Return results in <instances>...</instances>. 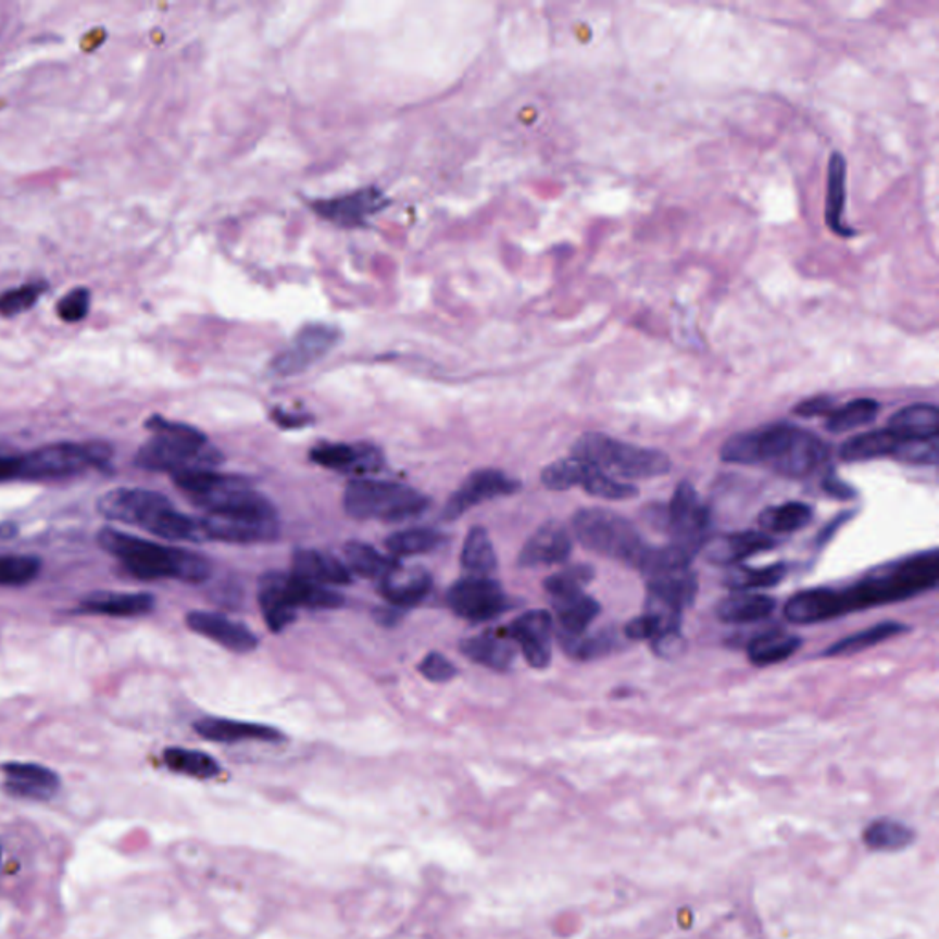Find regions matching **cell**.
Instances as JSON below:
<instances>
[{
	"label": "cell",
	"instance_id": "1",
	"mask_svg": "<svg viewBox=\"0 0 939 939\" xmlns=\"http://www.w3.org/2000/svg\"><path fill=\"white\" fill-rule=\"evenodd\" d=\"M826 458L828 447L824 440L787 423L733 435L722 448L725 463L762 464L792 479L811 476Z\"/></svg>",
	"mask_w": 939,
	"mask_h": 939
},
{
	"label": "cell",
	"instance_id": "2",
	"mask_svg": "<svg viewBox=\"0 0 939 939\" xmlns=\"http://www.w3.org/2000/svg\"><path fill=\"white\" fill-rule=\"evenodd\" d=\"M98 543L103 551L117 558L129 575L140 580L175 578L188 584H200L208 580L212 573V565L200 554L141 540L116 528H101Z\"/></svg>",
	"mask_w": 939,
	"mask_h": 939
},
{
	"label": "cell",
	"instance_id": "3",
	"mask_svg": "<svg viewBox=\"0 0 939 939\" xmlns=\"http://www.w3.org/2000/svg\"><path fill=\"white\" fill-rule=\"evenodd\" d=\"M146 428L153 431V439L136 453V464L153 472H171L173 476L213 470L223 461V455L210 447L205 435L188 424L173 423L167 418H149Z\"/></svg>",
	"mask_w": 939,
	"mask_h": 939
},
{
	"label": "cell",
	"instance_id": "4",
	"mask_svg": "<svg viewBox=\"0 0 939 939\" xmlns=\"http://www.w3.org/2000/svg\"><path fill=\"white\" fill-rule=\"evenodd\" d=\"M571 455L618 481L652 479L668 474L672 468V461L666 453L611 439L610 435L599 431L580 435L573 445Z\"/></svg>",
	"mask_w": 939,
	"mask_h": 939
},
{
	"label": "cell",
	"instance_id": "5",
	"mask_svg": "<svg viewBox=\"0 0 939 939\" xmlns=\"http://www.w3.org/2000/svg\"><path fill=\"white\" fill-rule=\"evenodd\" d=\"M173 481L195 505L208 512L276 514L271 501L255 492L250 481L241 476H226L213 470H197L173 476Z\"/></svg>",
	"mask_w": 939,
	"mask_h": 939
},
{
	"label": "cell",
	"instance_id": "6",
	"mask_svg": "<svg viewBox=\"0 0 939 939\" xmlns=\"http://www.w3.org/2000/svg\"><path fill=\"white\" fill-rule=\"evenodd\" d=\"M573 533L587 551L639 567L646 543L634 523L605 509H584L573 517Z\"/></svg>",
	"mask_w": 939,
	"mask_h": 939
},
{
	"label": "cell",
	"instance_id": "7",
	"mask_svg": "<svg viewBox=\"0 0 939 939\" xmlns=\"http://www.w3.org/2000/svg\"><path fill=\"white\" fill-rule=\"evenodd\" d=\"M428 505V498L415 488L365 477L349 483L343 493V509L356 519L402 522L423 514Z\"/></svg>",
	"mask_w": 939,
	"mask_h": 939
},
{
	"label": "cell",
	"instance_id": "8",
	"mask_svg": "<svg viewBox=\"0 0 939 939\" xmlns=\"http://www.w3.org/2000/svg\"><path fill=\"white\" fill-rule=\"evenodd\" d=\"M111 458V445L101 440L58 442L18 458V477L52 479V477L76 476L85 470L103 466Z\"/></svg>",
	"mask_w": 939,
	"mask_h": 939
},
{
	"label": "cell",
	"instance_id": "9",
	"mask_svg": "<svg viewBox=\"0 0 939 939\" xmlns=\"http://www.w3.org/2000/svg\"><path fill=\"white\" fill-rule=\"evenodd\" d=\"M664 523L669 535V546L693 560L706 541L711 514L692 483L681 481L677 485Z\"/></svg>",
	"mask_w": 939,
	"mask_h": 939
},
{
	"label": "cell",
	"instance_id": "10",
	"mask_svg": "<svg viewBox=\"0 0 939 939\" xmlns=\"http://www.w3.org/2000/svg\"><path fill=\"white\" fill-rule=\"evenodd\" d=\"M448 605L466 621L483 623L509 610V597L498 581L488 576H466L448 591Z\"/></svg>",
	"mask_w": 939,
	"mask_h": 939
},
{
	"label": "cell",
	"instance_id": "11",
	"mask_svg": "<svg viewBox=\"0 0 939 939\" xmlns=\"http://www.w3.org/2000/svg\"><path fill=\"white\" fill-rule=\"evenodd\" d=\"M170 499L146 488H114L98 501V512L112 522L127 523L147 530L149 525L171 509Z\"/></svg>",
	"mask_w": 939,
	"mask_h": 939
},
{
	"label": "cell",
	"instance_id": "12",
	"mask_svg": "<svg viewBox=\"0 0 939 939\" xmlns=\"http://www.w3.org/2000/svg\"><path fill=\"white\" fill-rule=\"evenodd\" d=\"M340 330L325 323H311L293 336L290 346L283 349L272 362V371L279 376H292L309 370L311 365L329 354L340 341Z\"/></svg>",
	"mask_w": 939,
	"mask_h": 939
},
{
	"label": "cell",
	"instance_id": "13",
	"mask_svg": "<svg viewBox=\"0 0 939 939\" xmlns=\"http://www.w3.org/2000/svg\"><path fill=\"white\" fill-rule=\"evenodd\" d=\"M208 541L228 543H258L271 541L279 535L276 514H226L208 512L200 517Z\"/></svg>",
	"mask_w": 939,
	"mask_h": 939
},
{
	"label": "cell",
	"instance_id": "14",
	"mask_svg": "<svg viewBox=\"0 0 939 939\" xmlns=\"http://www.w3.org/2000/svg\"><path fill=\"white\" fill-rule=\"evenodd\" d=\"M517 490H519V481H516L514 477L506 476L505 472L493 468L477 470L474 474H470L466 481L453 492L452 498L448 499L447 506H445V517L458 519L470 509L481 505L488 499L511 496Z\"/></svg>",
	"mask_w": 939,
	"mask_h": 939
},
{
	"label": "cell",
	"instance_id": "15",
	"mask_svg": "<svg viewBox=\"0 0 939 939\" xmlns=\"http://www.w3.org/2000/svg\"><path fill=\"white\" fill-rule=\"evenodd\" d=\"M388 204V197L380 189L367 188L338 199L317 200L312 204V210L341 228H359L364 226L371 215L386 210Z\"/></svg>",
	"mask_w": 939,
	"mask_h": 939
},
{
	"label": "cell",
	"instance_id": "16",
	"mask_svg": "<svg viewBox=\"0 0 939 939\" xmlns=\"http://www.w3.org/2000/svg\"><path fill=\"white\" fill-rule=\"evenodd\" d=\"M509 635L519 646L523 658L533 668L543 669L549 666L554 623L547 611H527L517 616L509 628Z\"/></svg>",
	"mask_w": 939,
	"mask_h": 939
},
{
	"label": "cell",
	"instance_id": "17",
	"mask_svg": "<svg viewBox=\"0 0 939 939\" xmlns=\"http://www.w3.org/2000/svg\"><path fill=\"white\" fill-rule=\"evenodd\" d=\"M311 459L323 468L356 477L376 474L384 466V453L371 445H317L311 450Z\"/></svg>",
	"mask_w": 939,
	"mask_h": 939
},
{
	"label": "cell",
	"instance_id": "18",
	"mask_svg": "<svg viewBox=\"0 0 939 939\" xmlns=\"http://www.w3.org/2000/svg\"><path fill=\"white\" fill-rule=\"evenodd\" d=\"M188 628L195 634L204 635L217 644L228 648L235 653H248L255 650L259 644L258 637L241 623H235L228 616L208 611H191L186 616Z\"/></svg>",
	"mask_w": 939,
	"mask_h": 939
},
{
	"label": "cell",
	"instance_id": "19",
	"mask_svg": "<svg viewBox=\"0 0 939 939\" xmlns=\"http://www.w3.org/2000/svg\"><path fill=\"white\" fill-rule=\"evenodd\" d=\"M2 773L7 775L4 789H7L8 794L17 797V799L45 802V800L52 799L61 786L59 776L39 763H4Z\"/></svg>",
	"mask_w": 939,
	"mask_h": 939
},
{
	"label": "cell",
	"instance_id": "20",
	"mask_svg": "<svg viewBox=\"0 0 939 939\" xmlns=\"http://www.w3.org/2000/svg\"><path fill=\"white\" fill-rule=\"evenodd\" d=\"M776 546L773 536L758 530H743V533H733V535L716 536L711 540L704 541L703 556L714 565H740L743 560L756 554V552L767 551Z\"/></svg>",
	"mask_w": 939,
	"mask_h": 939
},
{
	"label": "cell",
	"instance_id": "21",
	"mask_svg": "<svg viewBox=\"0 0 939 939\" xmlns=\"http://www.w3.org/2000/svg\"><path fill=\"white\" fill-rule=\"evenodd\" d=\"M195 733L204 740L215 743H239V741H264L279 743L285 740V734L271 725L261 723L237 722L226 717H202L195 722Z\"/></svg>",
	"mask_w": 939,
	"mask_h": 939
},
{
	"label": "cell",
	"instance_id": "22",
	"mask_svg": "<svg viewBox=\"0 0 939 939\" xmlns=\"http://www.w3.org/2000/svg\"><path fill=\"white\" fill-rule=\"evenodd\" d=\"M573 540L564 525L549 522L541 525L535 535L528 538L519 554V565L538 567V565L562 564L569 558Z\"/></svg>",
	"mask_w": 939,
	"mask_h": 939
},
{
	"label": "cell",
	"instance_id": "23",
	"mask_svg": "<svg viewBox=\"0 0 939 939\" xmlns=\"http://www.w3.org/2000/svg\"><path fill=\"white\" fill-rule=\"evenodd\" d=\"M644 578L648 593L666 600L681 611L692 605L698 597V575L693 573L692 565H668Z\"/></svg>",
	"mask_w": 939,
	"mask_h": 939
},
{
	"label": "cell",
	"instance_id": "24",
	"mask_svg": "<svg viewBox=\"0 0 939 939\" xmlns=\"http://www.w3.org/2000/svg\"><path fill=\"white\" fill-rule=\"evenodd\" d=\"M431 589V575L423 567H404L395 564L393 569L380 580V593L389 604L408 608L423 602Z\"/></svg>",
	"mask_w": 939,
	"mask_h": 939
},
{
	"label": "cell",
	"instance_id": "25",
	"mask_svg": "<svg viewBox=\"0 0 939 939\" xmlns=\"http://www.w3.org/2000/svg\"><path fill=\"white\" fill-rule=\"evenodd\" d=\"M292 575L320 586L351 584V573L338 558L314 549H298L292 556Z\"/></svg>",
	"mask_w": 939,
	"mask_h": 939
},
{
	"label": "cell",
	"instance_id": "26",
	"mask_svg": "<svg viewBox=\"0 0 939 939\" xmlns=\"http://www.w3.org/2000/svg\"><path fill=\"white\" fill-rule=\"evenodd\" d=\"M786 618L794 624H815L828 621L842 613L839 591L835 589H810L792 597L786 604Z\"/></svg>",
	"mask_w": 939,
	"mask_h": 939
},
{
	"label": "cell",
	"instance_id": "27",
	"mask_svg": "<svg viewBox=\"0 0 939 939\" xmlns=\"http://www.w3.org/2000/svg\"><path fill=\"white\" fill-rule=\"evenodd\" d=\"M461 650L470 661L498 672H506L511 668L516 658V642L512 640L511 635L496 634V631L470 637L461 644Z\"/></svg>",
	"mask_w": 939,
	"mask_h": 939
},
{
	"label": "cell",
	"instance_id": "28",
	"mask_svg": "<svg viewBox=\"0 0 939 939\" xmlns=\"http://www.w3.org/2000/svg\"><path fill=\"white\" fill-rule=\"evenodd\" d=\"M551 604L554 608V615H556V634L562 635L586 634L587 628L591 626L602 610L599 602L587 597L584 591L556 597V599H551Z\"/></svg>",
	"mask_w": 939,
	"mask_h": 939
},
{
	"label": "cell",
	"instance_id": "29",
	"mask_svg": "<svg viewBox=\"0 0 939 939\" xmlns=\"http://www.w3.org/2000/svg\"><path fill=\"white\" fill-rule=\"evenodd\" d=\"M259 604L264 621L272 631H283L292 624L298 608L290 602L285 587H283V573H268L261 578L259 586Z\"/></svg>",
	"mask_w": 939,
	"mask_h": 939
},
{
	"label": "cell",
	"instance_id": "30",
	"mask_svg": "<svg viewBox=\"0 0 939 939\" xmlns=\"http://www.w3.org/2000/svg\"><path fill=\"white\" fill-rule=\"evenodd\" d=\"M153 610L154 599L147 593H95L77 608L79 613L103 616H140Z\"/></svg>",
	"mask_w": 939,
	"mask_h": 939
},
{
	"label": "cell",
	"instance_id": "31",
	"mask_svg": "<svg viewBox=\"0 0 939 939\" xmlns=\"http://www.w3.org/2000/svg\"><path fill=\"white\" fill-rule=\"evenodd\" d=\"M899 439H934L939 431V411L932 404L906 405L888 421Z\"/></svg>",
	"mask_w": 939,
	"mask_h": 939
},
{
	"label": "cell",
	"instance_id": "32",
	"mask_svg": "<svg viewBox=\"0 0 939 939\" xmlns=\"http://www.w3.org/2000/svg\"><path fill=\"white\" fill-rule=\"evenodd\" d=\"M863 842L872 851H903L916 842V829L898 818L880 816L864 828Z\"/></svg>",
	"mask_w": 939,
	"mask_h": 939
},
{
	"label": "cell",
	"instance_id": "33",
	"mask_svg": "<svg viewBox=\"0 0 939 939\" xmlns=\"http://www.w3.org/2000/svg\"><path fill=\"white\" fill-rule=\"evenodd\" d=\"M775 608V599H771L767 594L741 591L723 599L717 605L716 613L723 623L749 624L767 618Z\"/></svg>",
	"mask_w": 939,
	"mask_h": 939
},
{
	"label": "cell",
	"instance_id": "34",
	"mask_svg": "<svg viewBox=\"0 0 939 939\" xmlns=\"http://www.w3.org/2000/svg\"><path fill=\"white\" fill-rule=\"evenodd\" d=\"M802 639L797 635L786 634L781 629H771L756 635L749 642L747 653L752 664L756 666H771V664L784 663L799 652Z\"/></svg>",
	"mask_w": 939,
	"mask_h": 939
},
{
	"label": "cell",
	"instance_id": "35",
	"mask_svg": "<svg viewBox=\"0 0 939 939\" xmlns=\"http://www.w3.org/2000/svg\"><path fill=\"white\" fill-rule=\"evenodd\" d=\"M846 160L840 153L831 154L828 171V197H826V223L834 234L851 237L855 231L844 224Z\"/></svg>",
	"mask_w": 939,
	"mask_h": 939
},
{
	"label": "cell",
	"instance_id": "36",
	"mask_svg": "<svg viewBox=\"0 0 939 939\" xmlns=\"http://www.w3.org/2000/svg\"><path fill=\"white\" fill-rule=\"evenodd\" d=\"M899 437L890 429H875L868 434L855 435L840 447L839 455L848 463H861L869 459L892 458Z\"/></svg>",
	"mask_w": 939,
	"mask_h": 939
},
{
	"label": "cell",
	"instance_id": "37",
	"mask_svg": "<svg viewBox=\"0 0 939 939\" xmlns=\"http://www.w3.org/2000/svg\"><path fill=\"white\" fill-rule=\"evenodd\" d=\"M283 587L285 593L296 608H311V610H333L343 604L340 594L335 593L329 587L320 586L314 581L305 580L300 576L283 573Z\"/></svg>",
	"mask_w": 939,
	"mask_h": 939
},
{
	"label": "cell",
	"instance_id": "38",
	"mask_svg": "<svg viewBox=\"0 0 939 939\" xmlns=\"http://www.w3.org/2000/svg\"><path fill=\"white\" fill-rule=\"evenodd\" d=\"M162 758H164L167 769L173 771L176 775L189 776V778H197V780H212L223 773L217 760L202 751L170 747V749H165Z\"/></svg>",
	"mask_w": 939,
	"mask_h": 939
},
{
	"label": "cell",
	"instance_id": "39",
	"mask_svg": "<svg viewBox=\"0 0 939 939\" xmlns=\"http://www.w3.org/2000/svg\"><path fill=\"white\" fill-rule=\"evenodd\" d=\"M564 652L576 661H593L604 658L618 648V634L615 629L605 628L594 634L562 635L556 634Z\"/></svg>",
	"mask_w": 939,
	"mask_h": 939
},
{
	"label": "cell",
	"instance_id": "40",
	"mask_svg": "<svg viewBox=\"0 0 939 939\" xmlns=\"http://www.w3.org/2000/svg\"><path fill=\"white\" fill-rule=\"evenodd\" d=\"M813 509L800 501L769 506L760 514V527L765 535H791L810 525Z\"/></svg>",
	"mask_w": 939,
	"mask_h": 939
},
{
	"label": "cell",
	"instance_id": "41",
	"mask_svg": "<svg viewBox=\"0 0 939 939\" xmlns=\"http://www.w3.org/2000/svg\"><path fill=\"white\" fill-rule=\"evenodd\" d=\"M909 626L901 623H880L875 624L872 628L863 629L859 634L850 635L844 639L829 646L824 652V658H840V655H855V653L868 650L872 646L880 644L885 640L899 637V635L909 634Z\"/></svg>",
	"mask_w": 939,
	"mask_h": 939
},
{
	"label": "cell",
	"instance_id": "42",
	"mask_svg": "<svg viewBox=\"0 0 939 939\" xmlns=\"http://www.w3.org/2000/svg\"><path fill=\"white\" fill-rule=\"evenodd\" d=\"M461 564L470 576H488L498 567V556L487 530L474 527L464 540Z\"/></svg>",
	"mask_w": 939,
	"mask_h": 939
},
{
	"label": "cell",
	"instance_id": "43",
	"mask_svg": "<svg viewBox=\"0 0 939 939\" xmlns=\"http://www.w3.org/2000/svg\"><path fill=\"white\" fill-rule=\"evenodd\" d=\"M147 533L162 536L165 540L191 541V543H202V541H208L200 519H197V517L186 516L183 512H176L173 506L167 509V511L162 512V514H160V516L149 525Z\"/></svg>",
	"mask_w": 939,
	"mask_h": 939
},
{
	"label": "cell",
	"instance_id": "44",
	"mask_svg": "<svg viewBox=\"0 0 939 939\" xmlns=\"http://www.w3.org/2000/svg\"><path fill=\"white\" fill-rule=\"evenodd\" d=\"M445 541L447 536L435 528H408L389 536L386 547L391 556L408 558L437 551Z\"/></svg>",
	"mask_w": 939,
	"mask_h": 939
},
{
	"label": "cell",
	"instance_id": "45",
	"mask_svg": "<svg viewBox=\"0 0 939 939\" xmlns=\"http://www.w3.org/2000/svg\"><path fill=\"white\" fill-rule=\"evenodd\" d=\"M343 556H346L347 569L354 571L365 578H373V580H381L397 564L395 560L384 556L381 552L376 551L364 541L346 543Z\"/></svg>",
	"mask_w": 939,
	"mask_h": 939
},
{
	"label": "cell",
	"instance_id": "46",
	"mask_svg": "<svg viewBox=\"0 0 939 939\" xmlns=\"http://www.w3.org/2000/svg\"><path fill=\"white\" fill-rule=\"evenodd\" d=\"M787 575V567L784 564L769 565V567H747V565H734L733 569L728 571L723 578V586L730 589L733 593H741L752 589H762V587L778 586Z\"/></svg>",
	"mask_w": 939,
	"mask_h": 939
},
{
	"label": "cell",
	"instance_id": "47",
	"mask_svg": "<svg viewBox=\"0 0 939 939\" xmlns=\"http://www.w3.org/2000/svg\"><path fill=\"white\" fill-rule=\"evenodd\" d=\"M880 405L874 399L851 400L848 404L835 408L826 418V428L831 434H844L850 429L861 428L866 424L874 423L879 415Z\"/></svg>",
	"mask_w": 939,
	"mask_h": 939
},
{
	"label": "cell",
	"instance_id": "48",
	"mask_svg": "<svg viewBox=\"0 0 939 939\" xmlns=\"http://www.w3.org/2000/svg\"><path fill=\"white\" fill-rule=\"evenodd\" d=\"M580 487L589 496L608 499V501H624V499L635 498L639 493V490L634 485L613 479V477L608 476L604 472H600L599 468H594L591 464H587L586 474H584Z\"/></svg>",
	"mask_w": 939,
	"mask_h": 939
},
{
	"label": "cell",
	"instance_id": "49",
	"mask_svg": "<svg viewBox=\"0 0 939 939\" xmlns=\"http://www.w3.org/2000/svg\"><path fill=\"white\" fill-rule=\"evenodd\" d=\"M586 468L587 464L584 461L569 455V458L560 459L556 463L549 464L541 472V483L549 490H569V488L580 487Z\"/></svg>",
	"mask_w": 939,
	"mask_h": 939
},
{
	"label": "cell",
	"instance_id": "50",
	"mask_svg": "<svg viewBox=\"0 0 939 939\" xmlns=\"http://www.w3.org/2000/svg\"><path fill=\"white\" fill-rule=\"evenodd\" d=\"M593 578L594 571L589 565H571L567 569L560 571L556 575L547 578L546 591L551 599L564 597V594L580 593Z\"/></svg>",
	"mask_w": 939,
	"mask_h": 939
},
{
	"label": "cell",
	"instance_id": "51",
	"mask_svg": "<svg viewBox=\"0 0 939 939\" xmlns=\"http://www.w3.org/2000/svg\"><path fill=\"white\" fill-rule=\"evenodd\" d=\"M45 288H47V285L41 281L26 283V285H21V287L0 293V314L12 317L29 311L39 301L42 292H45Z\"/></svg>",
	"mask_w": 939,
	"mask_h": 939
},
{
	"label": "cell",
	"instance_id": "52",
	"mask_svg": "<svg viewBox=\"0 0 939 939\" xmlns=\"http://www.w3.org/2000/svg\"><path fill=\"white\" fill-rule=\"evenodd\" d=\"M41 571V562L34 556H0V586H24Z\"/></svg>",
	"mask_w": 939,
	"mask_h": 939
},
{
	"label": "cell",
	"instance_id": "53",
	"mask_svg": "<svg viewBox=\"0 0 939 939\" xmlns=\"http://www.w3.org/2000/svg\"><path fill=\"white\" fill-rule=\"evenodd\" d=\"M899 463L932 464L938 463V437L934 439H899L892 455Z\"/></svg>",
	"mask_w": 939,
	"mask_h": 939
},
{
	"label": "cell",
	"instance_id": "54",
	"mask_svg": "<svg viewBox=\"0 0 939 939\" xmlns=\"http://www.w3.org/2000/svg\"><path fill=\"white\" fill-rule=\"evenodd\" d=\"M90 306V292L87 288H74L58 303V316L66 323L85 320Z\"/></svg>",
	"mask_w": 939,
	"mask_h": 939
},
{
	"label": "cell",
	"instance_id": "55",
	"mask_svg": "<svg viewBox=\"0 0 939 939\" xmlns=\"http://www.w3.org/2000/svg\"><path fill=\"white\" fill-rule=\"evenodd\" d=\"M418 672L434 683H447L458 675V668L452 661H448L445 655L431 652L423 659V663L418 664Z\"/></svg>",
	"mask_w": 939,
	"mask_h": 939
},
{
	"label": "cell",
	"instance_id": "56",
	"mask_svg": "<svg viewBox=\"0 0 939 939\" xmlns=\"http://www.w3.org/2000/svg\"><path fill=\"white\" fill-rule=\"evenodd\" d=\"M650 642H652L653 652L658 653L659 658L664 659H674L677 655H681L685 652V646H687V642L683 639L681 629L659 634Z\"/></svg>",
	"mask_w": 939,
	"mask_h": 939
},
{
	"label": "cell",
	"instance_id": "57",
	"mask_svg": "<svg viewBox=\"0 0 939 939\" xmlns=\"http://www.w3.org/2000/svg\"><path fill=\"white\" fill-rule=\"evenodd\" d=\"M837 405H835V400L828 395H821V397H813V399H805L800 402L792 413L794 415H799V417H828L829 413L835 410Z\"/></svg>",
	"mask_w": 939,
	"mask_h": 939
},
{
	"label": "cell",
	"instance_id": "58",
	"mask_svg": "<svg viewBox=\"0 0 939 939\" xmlns=\"http://www.w3.org/2000/svg\"><path fill=\"white\" fill-rule=\"evenodd\" d=\"M658 623L653 621L652 616L646 615V613L637 616L634 621H629L626 624V628H624V634H626L629 640H652L658 635Z\"/></svg>",
	"mask_w": 939,
	"mask_h": 939
},
{
	"label": "cell",
	"instance_id": "59",
	"mask_svg": "<svg viewBox=\"0 0 939 939\" xmlns=\"http://www.w3.org/2000/svg\"><path fill=\"white\" fill-rule=\"evenodd\" d=\"M822 488H824V492L831 496V498L840 499V501H848V499H853L857 496L855 492V488L850 487L848 483L840 481L839 477L828 476L822 483Z\"/></svg>",
	"mask_w": 939,
	"mask_h": 939
},
{
	"label": "cell",
	"instance_id": "60",
	"mask_svg": "<svg viewBox=\"0 0 939 939\" xmlns=\"http://www.w3.org/2000/svg\"><path fill=\"white\" fill-rule=\"evenodd\" d=\"M853 516L851 512H844V514H840V516L834 517L831 523H829L828 527L822 528L821 533H818V538H816V543L818 546H826L831 538H834L835 533L839 530L842 525H844L850 517Z\"/></svg>",
	"mask_w": 939,
	"mask_h": 939
},
{
	"label": "cell",
	"instance_id": "61",
	"mask_svg": "<svg viewBox=\"0 0 939 939\" xmlns=\"http://www.w3.org/2000/svg\"><path fill=\"white\" fill-rule=\"evenodd\" d=\"M0 855H2V853H0Z\"/></svg>",
	"mask_w": 939,
	"mask_h": 939
}]
</instances>
